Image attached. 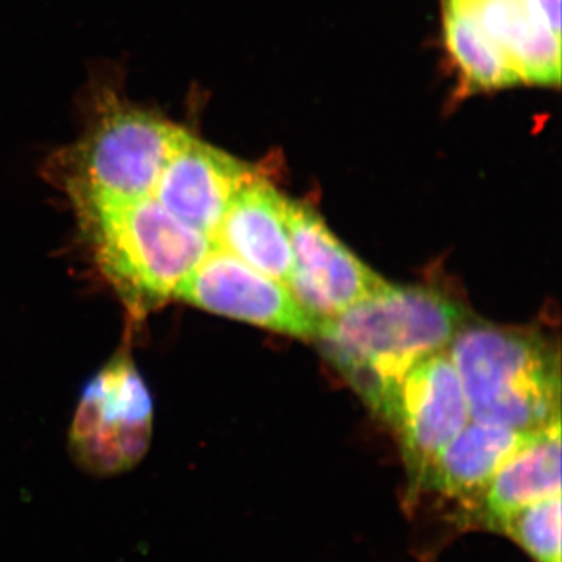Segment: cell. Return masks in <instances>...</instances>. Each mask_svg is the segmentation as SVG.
Instances as JSON below:
<instances>
[{"mask_svg":"<svg viewBox=\"0 0 562 562\" xmlns=\"http://www.w3.org/2000/svg\"><path fill=\"white\" fill-rule=\"evenodd\" d=\"M462 322L461 306L442 292L387 284L322 319L314 339L380 417L403 376L425 358L447 350Z\"/></svg>","mask_w":562,"mask_h":562,"instance_id":"cell-1","label":"cell"},{"mask_svg":"<svg viewBox=\"0 0 562 562\" xmlns=\"http://www.w3.org/2000/svg\"><path fill=\"white\" fill-rule=\"evenodd\" d=\"M184 132L113 95L103 99L80 139L50 158L47 173L68 194L79 217L103 206L150 198Z\"/></svg>","mask_w":562,"mask_h":562,"instance_id":"cell-2","label":"cell"},{"mask_svg":"<svg viewBox=\"0 0 562 562\" xmlns=\"http://www.w3.org/2000/svg\"><path fill=\"white\" fill-rule=\"evenodd\" d=\"M471 420L538 431L561 420L560 353L536 333L472 325L447 347Z\"/></svg>","mask_w":562,"mask_h":562,"instance_id":"cell-3","label":"cell"},{"mask_svg":"<svg viewBox=\"0 0 562 562\" xmlns=\"http://www.w3.org/2000/svg\"><path fill=\"white\" fill-rule=\"evenodd\" d=\"M95 261L132 313H149L177 291L213 250L210 236L154 198L103 206L80 217Z\"/></svg>","mask_w":562,"mask_h":562,"instance_id":"cell-4","label":"cell"},{"mask_svg":"<svg viewBox=\"0 0 562 562\" xmlns=\"http://www.w3.org/2000/svg\"><path fill=\"white\" fill-rule=\"evenodd\" d=\"M154 402L131 355H116L81 392L69 430V453L88 475L132 471L146 457Z\"/></svg>","mask_w":562,"mask_h":562,"instance_id":"cell-5","label":"cell"},{"mask_svg":"<svg viewBox=\"0 0 562 562\" xmlns=\"http://www.w3.org/2000/svg\"><path fill=\"white\" fill-rule=\"evenodd\" d=\"M380 417L398 436L413 487H417L431 462L471 422L460 376L447 350L414 366Z\"/></svg>","mask_w":562,"mask_h":562,"instance_id":"cell-6","label":"cell"},{"mask_svg":"<svg viewBox=\"0 0 562 562\" xmlns=\"http://www.w3.org/2000/svg\"><path fill=\"white\" fill-rule=\"evenodd\" d=\"M286 222L294 257L286 288L316 319L336 316L390 284L358 260L312 206L286 199Z\"/></svg>","mask_w":562,"mask_h":562,"instance_id":"cell-7","label":"cell"},{"mask_svg":"<svg viewBox=\"0 0 562 562\" xmlns=\"http://www.w3.org/2000/svg\"><path fill=\"white\" fill-rule=\"evenodd\" d=\"M176 299L294 338H316L321 322L283 283L216 246L181 283Z\"/></svg>","mask_w":562,"mask_h":562,"instance_id":"cell-8","label":"cell"},{"mask_svg":"<svg viewBox=\"0 0 562 562\" xmlns=\"http://www.w3.org/2000/svg\"><path fill=\"white\" fill-rule=\"evenodd\" d=\"M249 162L184 132L151 198L188 227L216 235L236 192L257 176Z\"/></svg>","mask_w":562,"mask_h":562,"instance_id":"cell-9","label":"cell"},{"mask_svg":"<svg viewBox=\"0 0 562 562\" xmlns=\"http://www.w3.org/2000/svg\"><path fill=\"white\" fill-rule=\"evenodd\" d=\"M213 243L286 286L294 268L286 198L258 172L232 199Z\"/></svg>","mask_w":562,"mask_h":562,"instance_id":"cell-10","label":"cell"},{"mask_svg":"<svg viewBox=\"0 0 562 562\" xmlns=\"http://www.w3.org/2000/svg\"><path fill=\"white\" fill-rule=\"evenodd\" d=\"M561 495V420L536 431L502 465L482 497L461 514L462 524L502 532L514 514Z\"/></svg>","mask_w":562,"mask_h":562,"instance_id":"cell-11","label":"cell"},{"mask_svg":"<svg viewBox=\"0 0 562 562\" xmlns=\"http://www.w3.org/2000/svg\"><path fill=\"white\" fill-rule=\"evenodd\" d=\"M535 432L471 420L431 462L416 490L432 491L457 502L461 516Z\"/></svg>","mask_w":562,"mask_h":562,"instance_id":"cell-12","label":"cell"},{"mask_svg":"<svg viewBox=\"0 0 562 562\" xmlns=\"http://www.w3.org/2000/svg\"><path fill=\"white\" fill-rule=\"evenodd\" d=\"M471 13L487 38L506 55L522 83L560 87L561 36L542 24L527 0H446Z\"/></svg>","mask_w":562,"mask_h":562,"instance_id":"cell-13","label":"cell"},{"mask_svg":"<svg viewBox=\"0 0 562 562\" xmlns=\"http://www.w3.org/2000/svg\"><path fill=\"white\" fill-rule=\"evenodd\" d=\"M446 5L443 35L464 87L490 91L522 83L512 61L487 38L471 13L458 3L446 2Z\"/></svg>","mask_w":562,"mask_h":562,"instance_id":"cell-14","label":"cell"},{"mask_svg":"<svg viewBox=\"0 0 562 562\" xmlns=\"http://www.w3.org/2000/svg\"><path fill=\"white\" fill-rule=\"evenodd\" d=\"M502 532L535 562H561V495L532 503L514 514Z\"/></svg>","mask_w":562,"mask_h":562,"instance_id":"cell-15","label":"cell"},{"mask_svg":"<svg viewBox=\"0 0 562 562\" xmlns=\"http://www.w3.org/2000/svg\"><path fill=\"white\" fill-rule=\"evenodd\" d=\"M527 5L554 35L561 36V0H527Z\"/></svg>","mask_w":562,"mask_h":562,"instance_id":"cell-16","label":"cell"}]
</instances>
